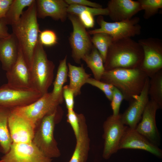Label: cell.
I'll return each instance as SVG.
<instances>
[{
    "label": "cell",
    "instance_id": "cell-1",
    "mask_svg": "<svg viewBox=\"0 0 162 162\" xmlns=\"http://www.w3.org/2000/svg\"><path fill=\"white\" fill-rule=\"evenodd\" d=\"M35 0L23 14L20 20L11 26L24 59L30 69L39 41L40 32L37 21Z\"/></svg>",
    "mask_w": 162,
    "mask_h": 162
},
{
    "label": "cell",
    "instance_id": "cell-2",
    "mask_svg": "<svg viewBox=\"0 0 162 162\" xmlns=\"http://www.w3.org/2000/svg\"><path fill=\"white\" fill-rule=\"evenodd\" d=\"M143 58L142 47L131 38L113 40L104 63L105 69L139 68Z\"/></svg>",
    "mask_w": 162,
    "mask_h": 162
},
{
    "label": "cell",
    "instance_id": "cell-3",
    "mask_svg": "<svg viewBox=\"0 0 162 162\" xmlns=\"http://www.w3.org/2000/svg\"><path fill=\"white\" fill-rule=\"evenodd\" d=\"M148 77L140 68L105 70L100 81L113 85L130 102L142 92Z\"/></svg>",
    "mask_w": 162,
    "mask_h": 162
},
{
    "label": "cell",
    "instance_id": "cell-4",
    "mask_svg": "<svg viewBox=\"0 0 162 162\" xmlns=\"http://www.w3.org/2000/svg\"><path fill=\"white\" fill-rule=\"evenodd\" d=\"M55 68L39 40L30 69L33 88L42 95L48 92L53 80Z\"/></svg>",
    "mask_w": 162,
    "mask_h": 162
},
{
    "label": "cell",
    "instance_id": "cell-5",
    "mask_svg": "<svg viewBox=\"0 0 162 162\" xmlns=\"http://www.w3.org/2000/svg\"><path fill=\"white\" fill-rule=\"evenodd\" d=\"M58 109L45 116L38 122L32 142L45 156L51 159L61 155L54 136Z\"/></svg>",
    "mask_w": 162,
    "mask_h": 162
},
{
    "label": "cell",
    "instance_id": "cell-6",
    "mask_svg": "<svg viewBox=\"0 0 162 162\" xmlns=\"http://www.w3.org/2000/svg\"><path fill=\"white\" fill-rule=\"evenodd\" d=\"M140 21V18L136 16L124 21L109 22L105 20L103 16H99L97 22L100 28L88 32L90 35L100 32L106 33L111 36L113 40L131 38L141 34Z\"/></svg>",
    "mask_w": 162,
    "mask_h": 162
},
{
    "label": "cell",
    "instance_id": "cell-7",
    "mask_svg": "<svg viewBox=\"0 0 162 162\" xmlns=\"http://www.w3.org/2000/svg\"><path fill=\"white\" fill-rule=\"evenodd\" d=\"M60 104L47 92L34 102L26 106L11 109V112L26 118L36 127L46 115L56 110Z\"/></svg>",
    "mask_w": 162,
    "mask_h": 162
},
{
    "label": "cell",
    "instance_id": "cell-8",
    "mask_svg": "<svg viewBox=\"0 0 162 162\" xmlns=\"http://www.w3.org/2000/svg\"><path fill=\"white\" fill-rule=\"evenodd\" d=\"M68 17L73 26L69 39L71 56L76 63L80 64L81 59L91 52L93 47L91 37L77 16L68 14Z\"/></svg>",
    "mask_w": 162,
    "mask_h": 162
},
{
    "label": "cell",
    "instance_id": "cell-9",
    "mask_svg": "<svg viewBox=\"0 0 162 162\" xmlns=\"http://www.w3.org/2000/svg\"><path fill=\"white\" fill-rule=\"evenodd\" d=\"M142 48L143 58L140 68L149 78L162 70V40L150 37L138 41Z\"/></svg>",
    "mask_w": 162,
    "mask_h": 162
},
{
    "label": "cell",
    "instance_id": "cell-10",
    "mask_svg": "<svg viewBox=\"0 0 162 162\" xmlns=\"http://www.w3.org/2000/svg\"><path fill=\"white\" fill-rule=\"evenodd\" d=\"M127 127L122 122L120 113L117 116L111 115L104 121L103 124L104 144L102 155L104 159H109L118 150L120 141Z\"/></svg>",
    "mask_w": 162,
    "mask_h": 162
},
{
    "label": "cell",
    "instance_id": "cell-11",
    "mask_svg": "<svg viewBox=\"0 0 162 162\" xmlns=\"http://www.w3.org/2000/svg\"><path fill=\"white\" fill-rule=\"evenodd\" d=\"M42 95L34 89L16 88L6 83L0 87V107L12 109L26 106Z\"/></svg>",
    "mask_w": 162,
    "mask_h": 162
},
{
    "label": "cell",
    "instance_id": "cell-12",
    "mask_svg": "<svg viewBox=\"0 0 162 162\" xmlns=\"http://www.w3.org/2000/svg\"><path fill=\"white\" fill-rule=\"evenodd\" d=\"M5 162H51L32 143H12L8 152L2 157Z\"/></svg>",
    "mask_w": 162,
    "mask_h": 162
},
{
    "label": "cell",
    "instance_id": "cell-13",
    "mask_svg": "<svg viewBox=\"0 0 162 162\" xmlns=\"http://www.w3.org/2000/svg\"><path fill=\"white\" fill-rule=\"evenodd\" d=\"M149 78L147 79L140 93L135 96L124 112L121 114L124 124L132 129H135L141 120L145 108L149 101L148 88Z\"/></svg>",
    "mask_w": 162,
    "mask_h": 162
},
{
    "label": "cell",
    "instance_id": "cell-14",
    "mask_svg": "<svg viewBox=\"0 0 162 162\" xmlns=\"http://www.w3.org/2000/svg\"><path fill=\"white\" fill-rule=\"evenodd\" d=\"M159 109L153 101L149 100L143 113L141 122L136 130L155 145L160 144V137L156 124V115Z\"/></svg>",
    "mask_w": 162,
    "mask_h": 162
},
{
    "label": "cell",
    "instance_id": "cell-15",
    "mask_svg": "<svg viewBox=\"0 0 162 162\" xmlns=\"http://www.w3.org/2000/svg\"><path fill=\"white\" fill-rule=\"evenodd\" d=\"M6 77L7 83L12 87L21 89H33L30 69L19 47L17 60L6 72Z\"/></svg>",
    "mask_w": 162,
    "mask_h": 162
},
{
    "label": "cell",
    "instance_id": "cell-16",
    "mask_svg": "<svg viewBox=\"0 0 162 162\" xmlns=\"http://www.w3.org/2000/svg\"><path fill=\"white\" fill-rule=\"evenodd\" d=\"M8 127L13 143L32 142L36 127L26 118L11 111Z\"/></svg>",
    "mask_w": 162,
    "mask_h": 162
},
{
    "label": "cell",
    "instance_id": "cell-17",
    "mask_svg": "<svg viewBox=\"0 0 162 162\" xmlns=\"http://www.w3.org/2000/svg\"><path fill=\"white\" fill-rule=\"evenodd\" d=\"M138 149L147 151L159 158L162 151L158 146L154 144L137 131L128 127L120 141L118 149Z\"/></svg>",
    "mask_w": 162,
    "mask_h": 162
},
{
    "label": "cell",
    "instance_id": "cell-18",
    "mask_svg": "<svg viewBox=\"0 0 162 162\" xmlns=\"http://www.w3.org/2000/svg\"><path fill=\"white\" fill-rule=\"evenodd\" d=\"M106 8L108 16L114 22L130 19L142 10L138 1L132 0H110Z\"/></svg>",
    "mask_w": 162,
    "mask_h": 162
},
{
    "label": "cell",
    "instance_id": "cell-19",
    "mask_svg": "<svg viewBox=\"0 0 162 162\" xmlns=\"http://www.w3.org/2000/svg\"><path fill=\"white\" fill-rule=\"evenodd\" d=\"M38 18L50 17L56 20L65 21L68 16V4L65 0H35Z\"/></svg>",
    "mask_w": 162,
    "mask_h": 162
},
{
    "label": "cell",
    "instance_id": "cell-20",
    "mask_svg": "<svg viewBox=\"0 0 162 162\" xmlns=\"http://www.w3.org/2000/svg\"><path fill=\"white\" fill-rule=\"evenodd\" d=\"M80 133L76 139L75 147L69 162H86L90 149V140L86 120L82 114H77Z\"/></svg>",
    "mask_w": 162,
    "mask_h": 162
},
{
    "label": "cell",
    "instance_id": "cell-21",
    "mask_svg": "<svg viewBox=\"0 0 162 162\" xmlns=\"http://www.w3.org/2000/svg\"><path fill=\"white\" fill-rule=\"evenodd\" d=\"M19 50L17 39L13 33L8 37L0 40V61L3 69L6 72L16 63Z\"/></svg>",
    "mask_w": 162,
    "mask_h": 162
},
{
    "label": "cell",
    "instance_id": "cell-22",
    "mask_svg": "<svg viewBox=\"0 0 162 162\" xmlns=\"http://www.w3.org/2000/svg\"><path fill=\"white\" fill-rule=\"evenodd\" d=\"M67 55L59 62L56 76L53 82V88L51 92L52 98L60 104L63 101V88L67 81L68 68L67 64Z\"/></svg>",
    "mask_w": 162,
    "mask_h": 162
},
{
    "label": "cell",
    "instance_id": "cell-23",
    "mask_svg": "<svg viewBox=\"0 0 162 162\" xmlns=\"http://www.w3.org/2000/svg\"><path fill=\"white\" fill-rule=\"evenodd\" d=\"M68 68V76L70 79L69 86L72 89L76 97L81 93L82 86L86 83L87 80L90 77V74L86 73L83 66H76L67 64Z\"/></svg>",
    "mask_w": 162,
    "mask_h": 162
},
{
    "label": "cell",
    "instance_id": "cell-24",
    "mask_svg": "<svg viewBox=\"0 0 162 162\" xmlns=\"http://www.w3.org/2000/svg\"><path fill=\"white\" fill-rule=\"evenodd\" d=\"M11 109L0 107V147L4 154L10 149L13 141L8 127V118Z\"/></svg>",
    "mask_w": 162,
    "mask_h": 162
},
{
    "label": "cell",
    "instance_id": "cell-25",
    "mask_svg": "<svg viewBox=\"0 0 162 162\" xmlns=\"http://www.w3.org/2000/svg\"><path fill=\"white\" fill-rule=\"evenodd\" d=\"M91 70L94 79L100 80L105 70L103 59L98 51L94 46L91 52L82 58Z\"/></svg>",
    "mask_w": 162,
    "mask_h": 162
},
{
    "label": "cell",
    "instance_id": "cell-26",
    "mask_svg": "<svg viewBox=\"0 0 162 162\" xmlns=\"http://www.w3.org/2000/svg\"><path fill=\"white\" fill-rule=\"evenodd\" d=\"M35 0H13L6 15L5 19L8 25L12 26L20 20L23 10L31 6Z\"/></svg>",
    "mask_w": 162,
    "mask_h": 162
},
{
    "label": "cell",
    "instance_id": "cell-27",
    "mask_svg": "<svg viewBox=\"0 0 162 162\" xmlns=\"http://www.w3.org/2000/svg\"><path fill=\"white\" fill-rule=\"evenodd\" d=\"M148 94L159 109L162 108V70L149 78Z\"/></svg>",
    "mask_w": 162,
    "mask_h": 162
},
{
    "label": "cell",
    "instance_id": "cell-28",
    "mask_svg": "<svg viewBox=\"0 0 162 162\" xmlns=\"http://www.w3.org/2000/svg\"><path fill=\"white\" fill-rule=\"evenodd\" d=\"M92 35L91 37L92 44L99 52L104 63L108 49L112 42L113 38L111 36L104 33H96Z\"/></svg>",
    "mask_w": 162,
    "mask_h": 162
},
{
    "label": "cell",
    "instance_id": "cell-29",
    "mask_svg": "<svg viewBox=\"0 0 162 162\" xmlns=\"http://www.w3.org/2000/svg\"><path fill=\"white\" fill-rule=\"evenodd\" d=\"M142 10H144L143 16L145 19H148L154 16L162 8V0H139Z\"/></svg>",
    "mask_w": 162,
    "mask_h": 162
},
{
    "label": "cell",
    "instance_id": "cell-30",
    "mask_svg": "<svg viewBox=\"0 0 162 162\" xmlns=\"http://www.w3.org/2000/svg\"><path fill=\"white\" fill-rule=\"evenodd\" d=\"M86 83L89 84L99 89L104 94L107 98L111 101L114 88L113 85L90 77L87 80Z\"/></svg>",
    "mask_w": 162,
    "mask_h": 162
},
{
    "label": "cell",
    "instance_id": "cell-31",
    "mask_svg": "<svg viewBox=\"0 0 162 162\" xmlns=\"http://www.w3.org/2000/svg\"><path fill=\"white\" fill-rule=\"evenodd\" d=\"M39 40L43 46H51L57 43L58 39L56 33L53 31L46 29L40 32Z\"/></svg>",
    "mask_w": 162,
    "mask_h": 162
},
{
    "label": "cell",
    "instance_id": "cell-32",
    "mask_svg": "<svg viewBox=\"0 0 162 162\" xmlns=\"http://www.w3.org/2000/svg\"><path fill=\"white\" fill-rule=\"evenodd\" d=\"M124 99V97L121 92L117 88L114 87L112 99L111 101L112 115L117 116L120 114V106Z\"/></svg>",
    "mask_w": 162,
    "mask_h": 162
},
{
    "label": "cell",
    "instance_id": "cell-33",
    "mask_svg": "<svg viewBox=\"0 0 162 162\" xmlns=\"http://www.w3.org/2000/svg\"><path fill=\"white\" fill-rule=\"evenodd\" d=\"M67 118V122L71 125L76 139L79 136L80 130L77 114L74 110H68Z\"/></svg>",
    "mask_w": 162,
    "mask_h": 162
},
{
    "label": "cell",
    "instance_id": "cell-34",
    "mask_svg": "<svg viewBox=\"0 0 162 162\" xmlns=\"http://www.w3.org/2000/svg\"><path fill=\"white\" fill-rule=\"evenodd\" d=\"M62 94L67 110H74L75 97L74 90L68 85H65L63 87Z\"/></svg>",
    "mask_w": 162,
    "mask_h": 162
},
{
    "label": "cell",
    "instance_id": "cell-35",
    "mask_svg": "<svg viewBox=\"0 0 162 162\" xmlns=\"http://www.w3.org/2000/svg\"><path fill=\"white\" fill-rule=\"evenodd\" d=\"M65 1L68 5L74 4L93 8H102V6L101 4L88 0H65Z\"/></svg>",
    "mask_w": 162,
    "mask_h": 162
},
{
    "label": "cell",
    "instance_id": "cell-36",
    "mask_svg": "<svg viewBox=\"0 0 162 162\" xmlns=\"http://www.w3.org/2000/svg\"><path fill=\"white\" fill-rule=\"evenodd\" d=\"M13 0H0V21L5 18L7 11Z\"/></svg>",
    "mask_w": 162,
    "mask_h": 162
},
{
    "label": "cell",
    "instance_id": "cell-37",
    "mask_svg": "<svg viewBox=\"0 0 162 162\" xmlns=\"http://www.w3.org/2000/svg\"><path fill=\"white\" fill-rule=\"evenodd\" d=\"M5 18L0 21V40L7 38L10 34L8 32V28Z\"/></svg>",
    "mask_w": 162,
    "mask_h": 162
},
{
    "label": "cell",
    "instance_id": "cell-38",
    "mask_svg": "<svg viewBox=\"0 0 162 162\" xmlns=\"http://www.w3.org/2000/svg\"><path fill=\"white\" fill-rule=\"evenodd\" d=\"M0 162H5L3 160L1 159V160H0Z\"/></svg>",
    "mask_w": 162,
    "mask_h": 162
}]
</instances>
